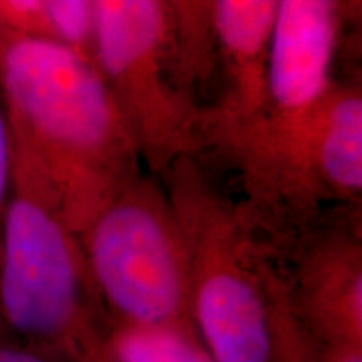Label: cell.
<instances>
[{"mask_svg":"<svg viewBox=\"0 0 362 362\" xmlns=\"http://www.w3.org/2000/svg\"><path fill=\"white\" fill-rule=\"evenodd\" d=\"M0 362H71L56 352L40 349L16 339L0 337Z\"/></svg>","mask_w":362,"mask_h":362,"instance_id":"9a60e30c","label":"cell"},{"mask_svg":"<svg viewBox=\"0 0 362 362\" xmlns=\"http://www.w3.org/2000/svg\"><path fill=\"white\" fill-rule=\"evenodd\" d=\"M107 339L121 362H214L202 342L187 334L110 329Z\"/></svg>","mask_w":362,"mask_h":362,"instance_id":"8fae6325","label":"cell"},{"mask_svg":"<svg viewBox=\"0 0 362 362\" xmlns=\"http://www.w3.org/2000/svg\"><path fill=\"white\" fill-rule=\"evenodd\" d=\"M12 171H13V144L12 133L8 126L7 112L0 101V245H2V228L8 198L12 189Z\"/></svg>","mask_w":362,"mask_h":362,"instance_id":"4fadbf2b","label":"cell"},{"mask_svg":"<svg viewBox=\"0 0 362 362\" xmlns=\"http://www.w3.org/2000/svg\"><path fill=\"white\" fill-rule=\"evenodd\" d=\"M0 25V89L13 163L52 194L76 235L141 175V151L93 59L44 33Z\"/></svg>","mask_w":362,"mask_h":362,"instance_id":"6da1fadb","label":"cell"},{"mask_svg":"<svg viewBox=\"0 0 362 362\" xmlns=\"http://www.w3.org/2000/svg\"><path fill=\"white\" fill-rule=\"evenodd\" d=\"M339 34V0H279L259 115L293 119L327 93Z\"/></svg>","mask_w":362,"mask_h":362,"instance_id":"52a82bcc","label":"cell"},{"mask_svg":"<svg viewBox=\"0 0 362 362\" xmlns=\"http://www.w3.org/2000/svg\"><path fill=\"white\" fill-rule=\"evenodd\" d=\"M312 362H362V356H339V354H314Z\"/></svg>","mask_w":362,"mask_h":362,"instance_id":"e0dca14e","label":"cell"},{"mask_svg":"<svg viewBox=\"0 0 362 362\" xmlns=\"http://www.w3.org/2000/svg\"><path fill=\"white\" fill-rule=\"evenodd\" d=\"M173 37L175 76L192 96L194 86L205 84L215 69L214 0H163Z\"/></svg>","mask_w":362,"mask_h":362,"instance_id":"30bf717a","label":"cell"},{"mask_svg":"<svg viewBox=\"0 0 362 362\" xmlns=\"http://www.w3.org/2000/svg\"><path fill=\"white\" fill-rule=\"evenodd\" d=\"M89 54L153 173L203 149V107L176 81L163 0H93Z\"/></svg>","mask_w":362,"mask_h":362,"instance_id":"5b68a950","label":"cell"},{"mask_svg":"<svg viewBox=\"0 0 362 362\" xmlns=\"http://www.w3.org/2000/svg\"><path fill=\"white\" fill-rule=\"evenodd\" d=\"M0 330L67 361L110 330L79 237L16 163L0 245Z\"/></svg>","mask_w":362,"mask_h":362,"instance_id":"3957f363","label":"cell"},{"mask_svg":"<svg viewBox=\"0 0 362 362\" xmlns=\"http://www.w3.org/2000/svg\"><path fill=\"white\" fill-rule=\"evenodd\" d=\"M0 17L17 29L49 34L40 16L39 0H0Z\"/></svg>","mask_w":362,"mask_h":362,"instance_id":"5bb4252c","label":"cell"},{"mask_svg":"<svg viewBox=\"0 0 362 362\" xmlns=\"http://www.w3.org/2000/svg\"><path fill=\"white\" fill-rule=\"evenodd\" d=\"M71 362H121V359L112 349L106 332L81 347V351L72 357Z\"/></svg>","mask_w":362,"mask_h":362,"instance_id":"2e32d148","label":"cell"},{"mask_svg":"<svg viewBox=\"0 0 362 362\" xmlns=\"http://www.w3.org/2000/svg\"><path fill=\"white\" fill-rule=\"evenodd\" d=\"M279 0H214L215 51L225 69L226 89L208 116L250 119L265 107L267 52Z\"/></svg>","mask_w":362,"mask_h":362,"instance_id":"9c48e42d","label":"cell"},{"mask_svg":"<svg viewBox=\"0 0 362 362\" xmlns=\"http://www.w3.org/2000/svg\"><path fill=\"white\" fill-rule=\"evenodd\" d=\"M4 336V334H2V330H0V337H2Z\"/></svg>","mask_w":362,"mask_h":362,"instance_id":"ac0fdd59","label":"cell"},{"mask_svg":"<svg viewBox=\"0 0 362 362\" xmlns=\"http://www.w3.org/2000/svg\"><path fill=\"white\" fill-rule=\"evenodd\" d=\"M304 149L310 189L325 203L361 206L362 90L334 81L305 119Z\"/></svg>","mask_w":362,"mask_h":362,"instance_id":"ba28073f","label":"cell"},{"mask_svg":"<svg viewBox=\"0 0 362 362\" xmlns=\"http://www.w3.org/2000/svg\"><path fill=\"white\" fill-rule=\"evenodd\" d=\"M79 242L110 329L197 337L187 242L168 192L153 176L141 173L121 188Z\"/></svg>","mask_w":362,"mask_h":362,"instance_id":"277c9868","label":"cell"},{"mask_svg":"<svg viewBox=\"0 0 362 362\" xmlns=\"http://www.w3.org/2000/svg\"><path fill=\"white\" fill-rule=\"evenodd\" d=\"M279 248L288 310L312 352L362 356L361 218L315 223Z\"/></svg>","mask_w":362,"mask_h":362,"instance_id":"8992f818","label":"cell"},{"mask_svg":"<svg viewBox=\"0 0 362 362\" xmlns=\"http://www.w3.org/2000/svg\"><path fill=\"white\" fill-rule=\"evenodd\" d=\"M45 30L90 57L93 0H39Z\"/></svg>","mask_w":362,"mask_h":362,"instance_id":"7c38bea8","label":"cell"},{"mask_svg":"<svg viewBox=\"0 0 362 362\" xmlns=\"http://www.w3.org/2000/svg\"><path fill=\"white\" fill-rule=\"evenodd\" d=\"M188 250L189 312L214 362H282L292 315L282 252L194 156L163 175Z\"/></svg>","mask_w":362,"mask_h":362,"instance_id":"7a4b0ae2","label":"cell"}]
</instances>
